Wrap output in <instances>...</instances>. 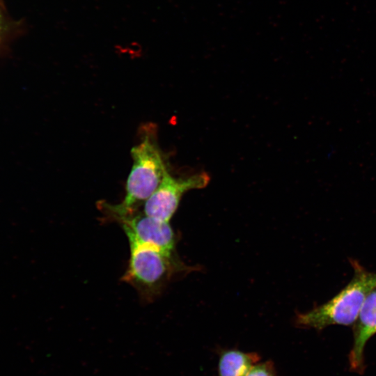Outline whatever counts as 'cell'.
I'll list each match as a JSON object with an SVG mask.
<instances>
[{
    "mask_svg": "<svg viewBox=\"0 0 376 376\" xmlns=\"http://www.w3.org/2000/svg\"><path fill=\"white\" fill-rule=\"evenodd\" d=\"M139 134V142L131 149L133 164L127 180L125 197L118 204L100 201L97 206L102 212L124 214L139 210L168 172L158 143L156 125L144 124Z\"/></svg>",
    "mask_w": 376,
    "mask_h": 376,
    "instance_id": "obj_1",
    "label": "cell"
},
{
    "mask_svg": "<svg viewBox=\"0 0 376 376\" xmlns=\"http://www.w3.org/2000/svg\"><path fill=\"white\" fill-rule=\"evenodd\" d=\"M130 256L121 281L132 285L143 301L157 298L178 274L194 269L182 262L176 253H168L127 237Z\"/></svg>",
    "mask_w": 376,
    "mask_h": 376,
    "instance_id": "obj_2",
    "label": "cell"
},
{
    "mask_svg": "<svg viewBox=\"0 0 376 376\" xmlns=\"http://www.w3.org/2000/svg\"><path fill=\"white\" fill-rule=\"evenodd\" d=\"M350 282L325 303L299 313L296 324L302 328L322 330L331 325L352 326L370 291L376 286V272L368 271L352 259Z\"/></svg>",
    "mask_w": 376,
    "mask_h": 376,
    "instance_id": "obj_3",
    "label": "cell"
},
{
    "mask_svg": "<svg viewBox=\"0 0 376 376\" xmlns=\"http://www.w3.org/2000/svg\"><path fill=\"white\" fill-rule=\"evenodd\" d=\"M209 182L210 176L205 172L175 178L168 171L159 186L143 205V212L150 217L169 222L182 196L189 190L205 187Z\"/></svg>",
    "mask_w": 376,
    "mask_h": 376,
    "instance_id": "obj_4",
    "label": "cell"
},
{
    "mask_svg": "<svg viewBox=\"0 0 376 376\" xmlns=\"http://www.w3.org/2000/svg\"><path fill=\"white\" fill-rule=\"evenodd\" d=\"M107 221H115L127 237L152 246L168 253H176L177 237L169 222L146 215L139 210L125 214L104 216Z\"/></svg>",
    "mask_w": 376,
    "mask_h": 376,
    "instance_id": "obj_5",
    "label": "cell"
},
{
    "mask_svg": "<svg viewBox=\"0 0 376 376\" xmlns=\"http://www.w3.org/2000/svg\"><path fill=\"white\" fill-rule=\"evenodd\" d=\"M376 334V286L367 296L354 324L353 345L349 361L350 367L358 373L364 369L363 351L368 340Z\"/></svg>",
    "mask_w": 376,
    "mask_h": 376,
    "instance_id": "obj_6",
    "label": "cell"
},
{
    "mask_svg": "<svg viewBox=\"0 0 376 376\" xmlns=\"http://www.w3.org/2000/svg\"><path fill=\"white\" fill-rule=\"evenodd\" d=\"M260 360L256 352L236 349L222 350L218 363V376H245Z\"/></svg>",
    "mask_w": 376,
    "mask_h": 376,
    "instance_id": "obj_7",
    "label": "cell"
},
{
    "mask_svg": "<svg viewBox=\"0 0 376 376\" xmlns=\"http://www.w3.org/2000/svg\"><path fill=\"white\" fill-rule=\"evenodd\" d=\"M245 376H278L271 361L256 364Z\"/></svg>",
    "mask_w": 376,
    "mask_h": 376,
    "instance_id": "obj_8",
    "label": "cell"
},
{
    "mask_svg": "<svg viewBox=\"0 0 376 376\" xmlns=\"http://www.w3.org/2000/svg\"><path fill=\"white\" fill-rule=\"evenodd\" d=\"M5 28V19L3 13V8L0 2V39Z\"/></svg>",
    "mask_w": 376,
    "mask_h": 376,
    "instance_id": "obj_9",
    "label": "cell"
}]
</instances>
